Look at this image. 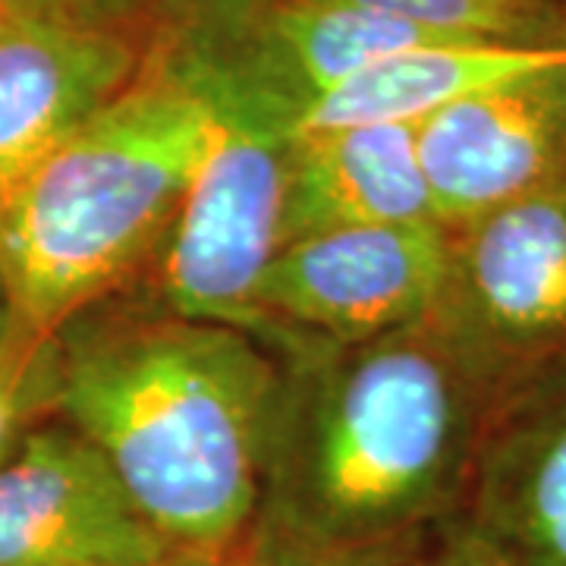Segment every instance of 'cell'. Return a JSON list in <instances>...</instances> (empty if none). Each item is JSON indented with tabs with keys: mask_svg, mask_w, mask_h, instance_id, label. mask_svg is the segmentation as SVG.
Wrapping results in <instances>:
<instances>
[{
	"mask_svg": "<svg viewBox=\"0 0 566 566\" xmlns=\"http://www.w3.org/2000/svg\"><path fill=\"white\" fill-rule=\"evenodd\" d=\"M274 356L243 566H387L463 520L497 394L428 322Z\"/></svg>",
	"mask_w": 566,
	"mask_h": 566,
	"instance_id": "1",
	"label": "cell"
},
{
	"mask_svg": "<svg viewBox=\"0 0 566 566\" xmlns=\"http://www.w3.org/2000/svg\"><path fill=\"white\" fill-rule=\"evenodd\" d=\"M63 422L102 453L180 560L243 566L274 356L237 327L180 318L123 286L57 327Z\"/></svg>",
	"mask_w": 566,
	"mask_h": 566,
	"instance_id": "2",
	"label": "cell"
},
{
	"mask_svg": "<svg viewBox=\"0 0 566 566\" xmlns=\"http://www.w3.org/2000/svg\"><path fill=\"white\" fill-rule=\"evenodd\" d=\"M211 111L158 48L0 199V300L44 331L129 286L180 211Z\"/></svg>",
	"mask_w": 566,
	"mask_h": 566,
	"instance_id": "3",
	"label": "cell"
},
{
	"mask_svg": "<svg viewBox=\"0 0 566 566\" xmlns=\"http://www.w3.org/2000/svg\"><path fill=\"white\" fill-rule=\"evenodd\" d=\"M211 111V139L155 255L129 286L189 322L259 334V290L283 249L293 129L155 44Z\"/></svg>",
	"mask_w": 566,
	"mask_h": 566,
	"instance_id": "4",
	"label": "cell"
},
{
	"mask_svg": "<svg viewBox=\"0 0 566 566\" xmlns=\"http://www.w3.org/2000/svg\"><path fill=\"white\" fill-rule=\"evenodd\" d=\"M428 324L497 397L566 356V182L447 230Z\"/></svg>",
	"mask_w": 566,
	"mask_h": 566,
	"instance_id": "5",
	"label": "cell"
},
{
	"mask_svg": "<svg viewBox=\"0 0 566 566\" xmlns=\"http://www.w3.org/2000/svg\"><path fill=\"white\" fill-rule=\"evenodd\" d=\"M428 41L460 39L334 0H186L158 44L268 107L296 136V123L331 88Z\"/></svg>",
	"mask_w": 566,
	"mask_h": 566,
	"instance_id": "6",
	"label": "cell"
},
{
	"mask_svg": "<svg viewBox=\"0 0 566 566\" xmlns=\"http://www.w3.org/2000/svg\"><path fill=\"white\" fill-rule=\"evenodd\" d=\"M447 268L438 223L346 227L290 240L259 290L255 337L368 344L428 322Z\"/></svg>",
	"mask_w": 566,
	"mask_h": 566,
	"instance_id": "7",
	"label": "cell"
},
{
	"mask_svg": "<svg viewBox=\"0 0 566 566\" xmlns=\"http://www.w3.org/2000/svg\"><path fill=\"white\" fill-rule=\"evenodd\" d=\"M416 155L441 230L566 182V57L424 117Z\"/></svg>",
	"mask_w": 566,
	"mask_h": 566,
	"instance_id": "8",
	"label": "cell"
},
{
	"mask_svg": "<svg viewBox=\"0 0 566 566\" xmlns=\"http://www.w3.org/2000/svg\"><path fill=\"white\" fill-rule=\"evenodd\" d=\"M180 560L73 424L48 422L0 465V566Z\"/></svg>",
	"mask_w": 566,
	"mask_h": 566,
	"instance_id": "9",
	"label": "cell"
},
{
	"mask_svg": "<svg viewBox=\"0 0 566 566\" xmlns=\"http://www.w3.org/2000/svg\"><path fill=\"white\" fill-rule=\"evenodd\" d=\"M463 523L504 566H566V356L494 400Z\"/></svg>",
	"mask_w": 566,
	"mask_h": 566,
	"instance_id": "10",
	"label": "cell"
},
{
	"mask_svg": "<svg viewBox=\"0 0 566 566\" xmlns=\"http://www.w3.org/2000/svg\"><path fill=\"white\" fill-rule=\"evenodd\" d=\"M126 32H88L0 13V199L85 117L139 76Z\"/></svg>",
	"mask_w": 566,
	"mask_h": 566,
	"instance_id": "11",
	"label": "cell"
},
{
	"mask_svg": "<svg viewBox=\"0 0 566 566\" xmlns=\"http://www.w3.org/2000/svg\"><path fill=\"white\" fill-rule=\"evenodd\" d=\"M385 223H434L416 155V126H349L293 136L283 245L324 230Z\"/></svg>",
	"mask_w": 566,
	"mask_h": 566,
	"instance_id": "12",
	"label": "cell"
},
{
	"mask_svg": "<svg viewBox=\"0 0 566 566\" xmlns=\"http://www.w3.org/2000/svg\"><path fill=\"white\" fill-rule=\"evenodd\" d=\"M557 48L501 41H428L381 61L331 88L296 123V136L349 126H419L447 104L564 61Z\"/></svg>",
	"mask_w": 566,
	"mask_h": 566,
	"instance_id": "13",
	"label": "cell"
},
{
	"mask_svg": "<svg viewBox=\"0 0 566 566\" xmlns=\"http://www.w3.org/2000/svg\"><path fill=\"white\" fill-rule=\"evenodd\" d=\"M63 353L57 331H44L0 300V465L29 434L61 416Z\"/></svg>",
	"mask_w": 566,
	"mask_h": 566,
	"instance_id": "14",
	"label": "cell"
},
{
	"mask_svg": "<svg viewBox=\"0 0 566 566\" xmlns=\"http://www.w3.org/2000/svg\"><path fill=\"white\" fill-rule=\"evenodd\" d=\"M450 39L545 48L557 0H334Z\"/></svg>",
	"mask_w": 566,
	"mask_h": 566,
	"instance_id": "15",
	"label": "cell"
},
{
	"mask_svg": "<svg viewBox=\"0 0 566 566\" xmlns=\"http://www.w3.org/2000/svg\"><path fill=\"white\" fill-rule=\"evenodd\" d=\"M151 0H0V13L88 32H126Z\"/></svg>",
	"mask_w": 566,
	"mask_h": 566,
	"instance_id": "16",
	"label": "cell"
},
{
	"mask_svg": "<svg viewBox=\"0 0 566 566\" xmlns=\"http://www.w3.org/2000/svg\"><path fill=\"white\" fill-rule=\"evenodd\" d=\"M387 566H504L501 557L491 551V547L472 535L465 523L460 520L457 526H450L447 532H441L434 542H428L419 551L406 554L400 560Z\"/></svg>",
	"mask_w": 566,
	"mask_h": 566,
	"instance_id": "17",
	"label": "cell"
},
{
	"mask_svg": "<svg viewBox=\"0 0 566 566\" xmlns=\"http://www.w3.org/2000/svg\"><path fill=\"white\" fill-rule=\"evenodd\" d=\"M545 48H557V51H564L566 54V0L557 3V20H554V29H551V35H547Z\"/></svg>",
	"mask_w": 566,
	"mask_h": 566,
	"instance_id": "18",
	"label": "cell"
},
{
	"mask_svg": "<svg viewBox=\"0 0 566 566\" xmlns=\"http://www.w3.org/2000/svg\"><path fill=\"white\" fill-rule=\"evenodd\" d=\"M151 566H205V564H192V560H167V564H151Z\"/></svg>",
	"mask_w": 566,
	"mask_h": 566,
	"instance_id": "19",
	"label": "cell"
},
{
	"mask_svg": "<svg viewBox=\"0 0 566 566\" xmlns=\"http://www.w3.org/2000/svg\"><path fill=\"white\" fill-rule=\"evenodd\" d=\"M557 3H560V0H557Z\"/></svg>",
	"mask_w": 566,
	"mask_h": 566,
	"instance_id": "20",
	"label": "cell"
}]
</instances>
